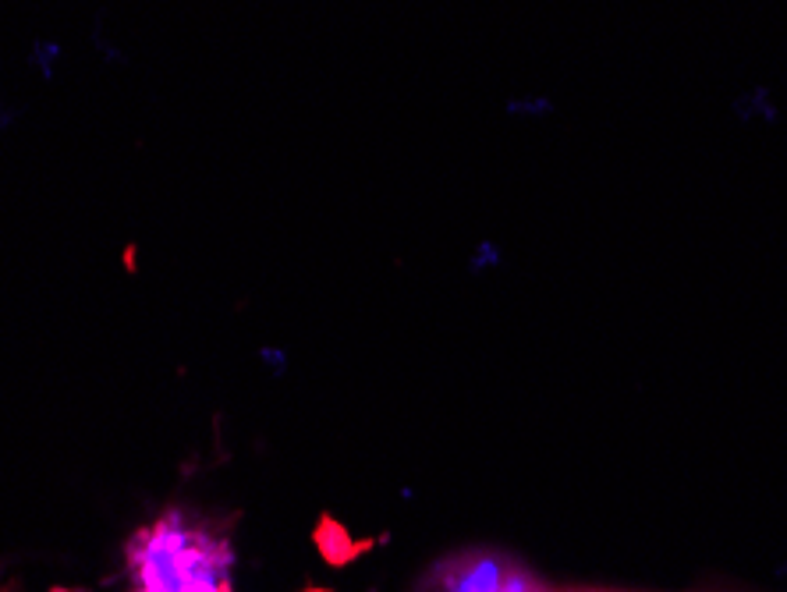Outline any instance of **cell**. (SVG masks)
<instances>
[{
  "instance_id": "1",
  "label": "cell",
  "mask_w": 787,
  "mask_h": 592,
  "mask_svg": "<svg viewBox=\"0 0 787 592\" xmlns=\"http://www.w3.org/2000/svg\"><path fill=\"white\" fill-rule=\"evenodd\" d=\"M231 550L206 525L167 511L128 543L132 592H227Z\"/></svg>"
},
{
  "instance_id": "2",
  "label": "cell",
  "mask_w": 787,
  "mask_h": 592,
  "mask_svg": "<svg viewBox=\"0 0 787 592\" xmlns=\"http://www.w3.org/2000/svg\"><path fill=\"white\" fill-rule=\"evenodd\" d=\"M415 592H557L532 575L518 557L490 546L461 550L437 561L419 578Z\"/></svg>"
},
{
  "instance_id": "3",
  "label": "cell",
  "mask_w": 787,
  "mask_h": 592,
  "mask_svg": "<svg viewBox=\"0 0 787 592\" xmlns=\"http://www.w3.org/2000/svg\"><path fill=\"white\" fill-rule=\"evenodd\" d=\"M316 546H320L323 557H327L330 564H344V561H351V557L359 554V546L348 539L344 525H334L330 518H323V525L316 529Z\"/></svg>"
},
{
  "instance_id": "4",
  "label": "cell",
  "mask_w": 787,
  "mask_h": 592,
  "mask_svg": "<svg viewBox=\"0 0 787 592\" xmlns=\"http://www.w3.org/2000/svg\"><path fill=\"white\" fill-rule=\"evenodd\" d=\"M568 592H600V589H568Z\"/></svg>"
},
{
  "instance_id": "5",
  "label": "cell",
  "mask_w": 787,
  "mask_h": 592,
  "mask_svg": "<svg viewBox=\"0 0 787 592\" xmlns=\"http://www.w3.org/2000/svg\"><path fill=\"white\" fill-rule=\"evenodd\" d=\"M54 592H75V589H54Z\"/></svg>"
},
{
  "instance_id": "6",
  "label": "cell",
  "mask_w": 787,
  "mask_h": 592,
  "mask_svg": "<svg viewBox=\"0 0 787 592\" xmlns=\"http://www.w3.org/2000/svg\"><path fill=\"white\" fill-rule=\"evenodd\" d=\"M309 592H327V589H309Z\"/></svg>"
},
{
  "instance_id": "7",
  "label": "cell",
  "mask_w": 787,
  "mask_h": 592,
  "mask_svg": "<svg viewBox=\"0 0 787 592\" xmlns=\"http://www.w3.org/2000/svg\"><path fill=\"white\" fill-rule=\"evenodd\" d=\"M227 592H231V589H227Z\"/></svg>"
}]
</instances>
